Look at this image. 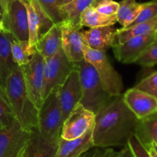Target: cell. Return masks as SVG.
Returning <instances> with one entry per match:
<instances>
[{
  "label": "cell",
  "instance_id": "cell-1",
  "mask_svg": "<svg viewBox=\"0 0 157 157\" xmlns=\"http://www.w3.org/2000/svg\"><path fill=\"white\" fill-rule=\"evenodd\" d=\"M138 118L126 105L123 94L113 96L96 114L93 139L94 147L125 146L135 135Z\"/></svg>",
  "mask_w": 157,
  "mask_h": 157
},
{
  "label": "cell",
  "instance_id": "cell-14",
  "mask_svg": "<svg viewBox=\"0 0 157 157\" xmlns=\"http://www.w3.org/2000/svg\"><path fill=\"white\" fill-rule=\"evenodd\" d=\"M123 96L126 105L139 120L157 113V99L146 92L133 87L128 90Z\"/></svg>",
  "mask_w": 157,
  "mask_h": 157
},
{
  "label": "cell",
  "instance_id": "cell-29",
  "mask_svg": "<svg viewBox=\"0 0 157 157\" xmlns=\"http://www.w3.org/2000/svg\"><path fill=\"white\" fill-rule=\"evenodd\" d=\"M134 87L149 93L157 99V71L143 78Z\"/></svg>",
  "mask_w": 157,
  "mask_h": 157
},
{
  "label": "cell",
  "instance_id": "cell-26",
  "mask_svg": "<svg viewBox=\"0 0 157 157\" xmlns=\"http://www.w3.org/2000/svg\"><path fill=\"white\" fill-rule=\"evenodd\" d=\"M16 119L6 89L0 86V124L2 128L11 124Z\"/></svg>",
  "mask_w": 157,
  "mask_h": 157
},
{
  "label": "cell",
  "instance_id": "cell-20",
  "mask_svg": "<svg viewBox=\"0 0 157 157\" xmlns=\"http://www.w3.org/2000/svg\"><path fill=\"white\" fill-rule=\"evenodd\" d=\"M157 31V16L141 22L137 25L128 27V28L118 29L116 30L115 44H120L127 41L130 38L141 35L149 34L151 33ZM114 44V45H115Z\"/></svg>",
  "mask_w": 157,
  "mask_h": 157
},
{
  "label": "cell",
  "instance_id": "cell-17",
  "mask_svg": "<svg viewBox=\"0 0 157 157\" xmlns=\"http://www.w3.org/2000/svg\"><path fill=\"white\" fill-rule=\"evenodd\" d=\"M116 30L113 26L96 27L82 31V35L88 47L105 52L109 48L114 46Z\"/></svg>",
  "mask_w": 157,
  "mask_h": 157
},
{
  "label": "cell",
  "instance_id": "cell-33",
  "mask_svg": "<svg viewBox=\"0 0 157 157\" xmlns=\"http://www.w3.org/2000/svg\"><path fill=\"white\" fill-rule=\"evenodd\" d=\"M97 11L102 14L106 16H114L117 15L118 10L120 8V3L113 0H102L95 6Z\"/></svg>",
  "mask_w": 157,
  "mask_h": 157
},
{
  "label": "cell",
  "instance_id": "cell-9",
  "mask_svg": "<svg viewBox=\"0 0 157 157\" xmlns=\"http://www.w3.org/2000/svg\"><path fill=\"white\" fill-rule=\"evenodd\" d=\"M96 114L78 103L64 120L61 138L73 140L84 135L94 126Z\"/></svg>",
  "mask_w": 157,
  "mask_h": 157
},
{
  "label": "cell",
  "instance_id": "cell-40",
  "mask_svg": "<svg viewBox=\"0 0 157 157\" xmlns=\"http://www.w3.org/2000/svg\"><path fill=\"white\" fill-rule=\"evenodd\" d=\"M102 0H94V2H93V5H92V6H94V7H95V6H96V5H97L98 3H99V2H102Z\"/></svg>",
  "mask_w": 157,
  "mask_h": 157
},
{
  "label": "cell",
  "instance_id": "cell-47",
  "mask_svg": "<svg viewBox=\"0 0 157 157\" xmlns=\"http://www.w3.org/2000/svg\"><path fill=\"white\" fill-rule=\"evenodd\" d=\"M156 145H157V144H156Z\"/></svg>",
  "mask_w": 157,
  "mask_h": 157
},
{
  "label": "cell",
  "instance_id": "cell-22",
  "mask_svg": "<svg viewBox=\"0 0 157 157\" xmlns=\"http://www.w3.org/2000/svg\"><path fill=\"white\" fill-rule=\"evenodd\" d=\"M136 135L146 148L157 144V113L140 120Z\"/></svg>",
  "mask_w": 157,
  "mask_h": 157
},
{
  "label": "cell",
  "instance_id": "cell-5",
  "mask_svg": "<svg viewBox=\"0 0 157 157\" xmlns=\"http://www.w3.org/2000/svg\"><path fill=\"white\" fill-rule=\"evenodd\" d=\"M84 59L90 63L96 69L104 90L111 96L122 95L123 84L121 76L109 61L105 52L95 50L83 46Z\"/></svg>",
  "mask_w": 157,
  "mask_h": 157
},
{
  "label": "cell",
  "instance_id": "cell-27",
  "mask_svg": "<svg viewBox=\"0 0 157 157\" xmlns=\"http://www.w3.org/2000/svg\"><path fill=\"white\" fill-rule=\"evenodd\" d=\"M23 1V0H22ZM26 6L29 24V43L30 46H36L39 40V20L36 10L28 1H23Z\"/></svg>",
  "mask_w": 157,
  "mask_h": 157
},
{
  "label": "cell",
  "instance_id": "cell-35",
  "mask_svg": "<svg viewBox=\"0 0 157 157\" xmlns=\"http://www.w3.org/2000/svg\"><path fill=\"white\" fill-rule=\"evenodd\" d=\"M103 151L100 150L99 148H96L94 149H90V151L86 152V157H100L102 155Z\"/></svg>",
  "mask_w": 157,
  "mask_h": 157
},
{
  "label": "cell",
  "instance_id": "cell-18",
  "mask_svg": "<svg viewBox=\"0 0 157 157\" xmlns=\"http://www.w3.org/2000/svg\"><path fill=\"white\" fill-rule=\"evenodd\" d=\"M58 144L59 142L48 140L39 129H34L22 157H56Z\"/></svg>",
  "mask_w": 157,
  "mask_h": 157
},
{
  "label": "cell",
  "instance_id": "cell-2",
  "mask_svg": "<svg viewBox=\"0 0 157 157\" xmlns=\"http://www.w3.org/2000/svg\"><path fill=\"white\" fill-rule=\"evenodd\" d=\"M5 89L16 120L28 130L38 129L39 109L28 93L22 67L9 76Z\"/></svg>",
  "mask_w": 157,
  "mask_h": 157
},
{
  "label": "cell",
  "instance_id": "cell-46",
  "mask_svg": "<svg viewBox=\"0 0 157 157\" xmlns=\"http://www.w3.org/2000/svg\"><path fill=\"white\" fill-rule=\"evenodd\" d=\"M20 157H22V156H20Z\"/></svg>",
  "mask_w": 157,
  "mask_h": 157
},
{
  "label": "cell",
  "instance_id": "cell-38",
  "mask_svg": "<svg viewBox=\"0 0 157 157\" xmlns=\"http://www.w3.org/2000/svg\"><path fill=\"white\" fill-rule=\"evenodd\" d=\"M147 149H148V150H149V153H150L151 156H152V157H157V152H155V150L154 149V148L152 147V146H149Z\"/></svg>",
  "mask_w": 157,
  "mask_h": 157
},
{
  "label": "cell",
  "instance_id": "cell-28",
  "mask_svg": "<svg viewBox=\"0 0 157 157\" xmlns=\"http://www.w3.org/2000/svg\"><path fill=\"white\" fill-rule=\"evenodd\" d=\"M56 24L63 22L59 8L63 5V0H38Z\"/></svg>",
  "mask_w": 157,
  "mask_h": 157
},
{
  "label": "cell",
  "instance_id": "cell-37",
  "mask_svg": "<svg viewBox=\"0 0 157 157\" xmlns=\"http://www.w3.org/2000/svg\"><path fill=\"white\" fill-rule=\"evenodd\" d=\"M116 152L112 148H106L100 157H116Z\"/></svg>",
  "mask_w": 157,
  "mask_h": 157
},
{
  "label": "cell",
  "instance_id": "cell-11",
  "mask_svg": "<svg viewBox=\"0 0 157 157\" xmlns=\"http://www.w3.org/2000/svg\"><path fill=\"white\" fill-rule=\"evenodd\" d=\"M2 22L16 40L29 41L28 14L22 0H13Z\"/></svg>",
  "mask_w": 157,
  "mask_h": 157
},
{
  "label": "cell",
  "instance_id": "cell-16",
  "mask_svg": "<svg viewBox=\"0 0 157 157\" xmlns=\"http://www.w3.org/2000/svg\"><path fill=\"white\" fill-rule=\"evenodd\" d=\"M14 39L5 28L0 32V86L3 88H6L9 76L19 67L12 54V42Z\"/></svg>",
  "mask_w": 157,
  "mask_h": 157
},
{
  "label": "cell",
  "instance_id": "cell-19",
  "mask_svg": "<svg viewBox=\"0 0 157 157\" xmlns=\"http://www.w3.org/2000/svg\"><path fill=\"white\" fill-rule=\"evenodd\" d=\"M62 47V31L59 24H55L46 34L39 37L36 45L37 52L45 60L55 55Z\"/></svg>",
  "mask_w": 157,
  "mask_h": 157
},
{
  "label": "cell",
  "instance_id": "cell-32",
  "mask_svg": "<svg viewBox=\"0 0 157 157\" xmlns=\"http://www.w3.org/2000/svg\"><path fill=\"white\" fill-rule=\"evenodd\" d=\"M127 145L135 157H152L147 148L142 143L136 134L129 138Z\"/></svg>",
  "mask_w": 157,
  "mask_h": 157
},
{
  "label": "cell",
  "instance_id": "cell-31",
  "mask_svg": "<svg viewBox=\"0 0 157 157\" xmlns=\"http://www.w3.org/2000/svg\"><path fill=\"white\" fill-rule=\"evenodd\" d=\"M155 16H157V0H152V1L146 2L144 8L143 9L140 14L139 15L138 17L132 22L130 26L146 22Z\"/></svg>",
  "mask_w": 157,
  "mask_h": 157
},
{
  "label": "cell",
  "instance_id": "cell-6",
  "mask_svg": "<svg viewBox=\"0 0 157 157\" xmlns=\"http://www.w3.org/2000/svg\"><path fill=\"white\" fill-rule=\"evenodd\" d=\"M75 68V63H71L65 55L62 47L49 59L45 60L43 100L52 90L60 87Z\"/></svg>",
  "mask_w": 157,
  "mask_h": 157
},
{
  "label": "cell",
  "instance_id": "cell-15",
  "mask_svg": "<svg viewBox=\"0 0 157 157\" xmlns=\"http://www.w3.org/2000/svg\"><path fill=\"white\" fill-rule=\"evenodd\" d=\"M93 132V127L84 135L73 140L60 137L56 157H80L94 148Z\"/></svg>",
  "mask_w": 157,
  "mask_h": 157
},
{
  "label": "cell",
  "instance_id": "cell-24",
  "mask_svg": "<svg viewBox=\"0 0 157 157\" xmlns=\"http://www.w3.org/2000/svg\"><path fill=\"white\" fill-rule=\"evenodd\" d=\"M94 0H74L60 6L59 12L63 21H69L78 28L80 25V16L82 12L93 5Z\"/></svg>",
  "mask_w": 157,
  "mask_h": 157
},
{
  "label": "cell",
  "instance_id": "cell-36",
  "mask_svg": "<svg viewBox=\"0 0 157 157\" xmlns=\"http://www.w3.org/2000/svg\"><path fill=\"white\" fill-rule=\"evenodd\" d=\"M13 0H0V5L2 6V10H3L5 15L6 14L7 12H8L9 8H10V5H11V3L13 2ZM5 15H4V16H5Z\"/></svg>",
  "mask_w": 157,
  "mask_h": 157
},
{
  "label": "cell",
  "instance_id": "cell-7",
  "mask_svg": "<svg viewBox=\"0 0 157 157\" xmlns=\"http://www.w3.org/2000/svg\"><path fill=\"white\" fill-rule=\"evenodd\" d=\"M31 133L17 120L2 128L0 130V157L22 156Z\"/></svg>",
  "mask_w": 157,
  "mask_h": 157
},
{
  "label": "cell",
  "instance_id": "cell-4",
  "mask_svg": "<svg viewBox=\"0 0 157 157\" xmlns=\"http://www.w3.org/2000/svg\"><path fill=\"white\" fill-rule=\"evenodd\" d=\"M59 88L52 90L43 100L39 110V127L40 133L48 140L59 142L63 124V113L59 101Z\"/></svg>",
  "mask_w": 157,
  "mask_h": 157
},
{
  "label": "cell",
  "instance_id": "cell-41",
  "mask_svg": "<svg viewBox=\"0 0 157 157\" xmlns=\"http://www.w3.org/2000/svg\"><path fill=\"white\" fill-rule=\"evenodd\" d=\"M72 1H74V0H63V5H66V4H68L69 3V2H72Z\"/></svg>",
  "mask_w": 157,
  "mask_h": 157
},
{
  "label": "cell",
  "instance_id": "cell-10",
  "mask_svg": "<svg viewBox=\"0 0 157 157\" xmlns=\"http://www.w3.org/2000/svg\"><path fill=\"white\" fill-rule=\"evenodd\" d=\"M157 39V31L130 38L127 41L113 46L115 57L122 63H136L139 57Z\"/></svg>",
  "mask_w": 157,
  "mask_h": 157
},
{
  "label": "cell",
  "instance_id": "cell-13",
  "mask_svg": "<svg viewBox=\"0 0 157 157\" xmlns=\"http://www.w3.org/2000/svg\"><path fill=\"white\" fill-rule=\"evenodd\" d=\"M82 99L80 76L76 68L72 71L67 79L59 88V101L63 113V122L74 107Z\"/></svg>",
  "mask_w": 157,
  "mask_h": 157
},
{
  "label": "cell",
  "instance_id": "cell-8",
  "mask_svg": "<svg viewBox=\"0 0 157 157\" xmlns=\"http://www.w3.org/2000/svg\"><path fill=\"white\" fill-rule=\"evenodd\" d=\"M45 59L41 54L36 51L25 66H22L25 86L32 101L38 109L43 102V90L44 83Z\"/></svg>",
  "mask_w": 157,
  "mask_h": 157
},
{
  "label": "cell",
  "instance_id": "cell-23",
  "mask_svg": "<svg viewBox=\"0 0 157 157\" xmlns=\"http://www.w3.org/2000/svg\"><path fill=\"white\" fill-rule=\"evenodd\" d=\"M120 3L117 13V22L123 28H127L132 25L144 8L145 4L137 2L136 0H123Z\"/></svg>",
  "mask_w": 157,
  "mask_h": 157
},
{
  "label": "cell",
  "instance_id": "cell-44",
  "mask_svg": "<svg viewBox=\"0 0 157 157\" xmlns=\"http://www.w3.org/2000/svg\"><path fill=\"white\" fill-rule=\"evenodd\" d=\"M86 152L85 154H83V155H81L80 157H86Z\"/></svg>",
  "mask_w": 157,
  "mask_h": 157
},
{
  "label": "cell",
  "instance_id": "cell-25",
  "mask_svg": "<svg viewBox=\"0 0 157 157\" xmlns=\"http://www.w3.org/2000/svg\"><path fill=\"white\" fill-rule=\"evenodd\" d=\"M11 49L13 60L20 67L26 65L36 52V46H30L29 41H19L16 39L12 42Z\"/></svg>",
  "mask_w": 157,
  "mask_h": 157
},
{
  "label": "cell",
  "instance_id": "cell-3",
  "mask_svg": "<svg viewBox=\"0 0 157 157\" xmlns=\"http://www.w3.org/2000/svg\"><path fill=\"white\" fill-rule=\"evenodd\" d=\"M75 68L79 72L82 88L79 103L96 114L113 96L104 90L96 69L86 60L75 63Z\"/></svg>",
  "mask_w": 157,
  "mask_h": 157
},
{
  "label": "cell",
  "instance_id": "cell-12",
  "mask_svg": "<svg viewBox=\"0 0 157 157\" xmlns=\"http://www.w3.org/2000/svg\"><path fill=\"white\" fill-rule=\"evenodd\" d=\"M59 25L62 31V49L71 63H76L84 59L82 29L75 26L69 21H63Z\"/></svg>",
  "mask_w": 157,
  "mask_h": 157
},
{
  "label": "cell",
  "instance_id": "cell-30",
  "mask_svg": "<svg viewBox=\"0 0 157 157\" xmlns=\"http://www.w3.org/2000/svg\"><path fill=\"white\" fill-rule=\"evenodd\" d=\"M143 67H152L157 65V39L136 61Z\"/></svg>",
  "mask_w": 157,
  "mask_h": 157
},
{
  "label": "cell",
  "instance_id": "cell-45",
  "mask_svg": "<svg viewBox=\"0 0 157 157\" xmlns=\"http://www.w3.org/2000/svg\"><path fill=\"white\" fill-rule=\"evenodd\" d=\"M2 129V126H1V124H0V130H1V129Z\"/></svg>",
  "mask_w": 157,
  "mask_h": 157
},
{
  "label": "cell",
  "instance_id": "cell-34",
  "mask_svg": "<svg viewBox=\"0 0 157 157\" xmlns=\"http://www.w3.org/2000/svg\"><path fill=\"white\" fill-rule=\"evenodd\" d=\"M116 157H135L128 145L125 146L120 152H116Z\"/></svg>",
  "mask_w": 157,
  "mask_h": 157
},
{
  "label": "cell",
  "instance_id": "cell-39",
  "mask_svg": "<svg viewBox=\"0 0 157 157\" xmlns=\"http://www.w3.org/2000/svg\"><path fill=\"white\" fill-rule=\"evenodd\" d=\"M4 15H5V13H4V11L3 10H2V6H1V5H0V19H1L2 21L4 18Z\"/></svg>",
  "mask_w": 157,
  "mask_h": 157
},
{
  "label": "cell",
  "instance_id": "cell-21",
  "mask_svg": "<svg viewBox=\"0 0 157 157\" xmlns=\"http://www.w3.org/2000/svg\"><path fill=\"white\" fill-rule=\"evenodd\" d=\"M117 22V16H106L96 10L93 6L86 9L80 16L81 27L96 28L101 26H113Z\"/></svg>",
  "mask_w": 157,
  "mask_h": 157
},
{
  "label": "cell",
  "instance_id": "cell-43",
  "mask_svg": "<svg viewBox=\"0 0 157 157\" xmlns=\"http://www.w3.org/2000/svg\"><path fill=\"white\" fill-rule=\"evenodd\" d=\"M151 146H152V147L154 148V149H155V152H157V145L155 144V143H152V144L151 145Z\"/></svg>",
  "mask_w": 157,
  "mask_h": 157
},
{
  "label": "cell",
  "instance_id": "cell-42",
  "mask_svg": "<svg viewBox=\"0 0 157 157\" xmlns=\"http://www.w3.org/2000/svg\"><path fill=\"white\" fill-rule=\"evenodd\" d=\"M4 29V25H3V22H2V21L0 19V32L2 31V29Z\"/></svg>",
  "mask_w": 157,
  "mask_h": 157
}]
</instances>
